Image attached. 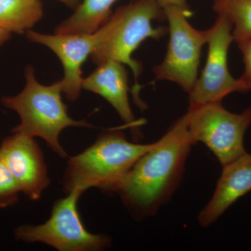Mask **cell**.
<instances>
[{
  "label": "cell",
  "instance_id": "3957f363",
  "mask_svg": "<svg viewBox=\"0 0 251 251\" xmlns=\"http://www.w3.org/2000/svg\"><path fill=\"white\" fill-rule=\"evenodd\" d=\"M155 143L140 144L127 140L122 130L100 133L93 145L67 160L62 184L66 192L90 188L105 191L133 168Z\"/></svg>",
  "mask_w": 251,
  "mask_h": 251
},
{
  "label": "cell",
  "instance_id": "d6986e66",
  "mask_svg": "<svg viewBox=\"0 0 251 251\" xmlns=\"http://www.w3.org/2000/svg\"><path fill=\"white\" fill-rule=\"evenodd\" d=\"M11 34L12 33L9 32V31L0 29V46H2L6 41L11 39Z\"/></svg>",
  "mask_w": 251,
  "mask_h": 251
},
{
  "label": "cell",
  "instance_id": "8992f818",
  "mask_svg": "<svg viewBox=\"0 0 251 251\" xmlns=\"http://www.w3.org/2000/svg\"><path fill=\"white\" fill-rule=\"evenodd\" d=\"M186 115L193 143L204 144L222 166L247 153L244 139L251 126V107L232 113L218 102L189 106Z\"/></svg>",
  "mask_w": 251,
  "mask_h": 251
},
{
  "label": "cell",
  "instance_id": "30bf717a",
  "mask_svg": "<svg viewBox=\"0 0 251 251\" xmlns=\"http://www.w3.org/2000/svg\"><path fill=\"white\" fill-rule=\"evenodd\" d=\"M27 37L31 42L49 48L58 57L64 68L63 93L68 100L75 101L82 89V66L92 54L98 40L97 31L92 34H41L29 30Z\"/></svg>",
  "mask_w": 251,
  "mask_h": 251
},
{
  "label": "cell",
  "instance_id": "6da1fadb",
  "mask_svg": "<svg viewBox=\"0 0 251 251\" xmlns=\"http://www.w3.org/2000/svg\"><path fill=\"white\" fill-rule=\"evenodd\" d=\"M193 144L185 114L104 192L117 194L135 219L156 215L179 186Z\"/></svg>",
  "mask_w": 251,
  "mask_h": 251
},
{
  "label": "cell",
  "instance_id": "277c9868",
  "mask_svg": "<svg viewBox=\"0 0 251 251\" xmlns=\"http://www.w3.org/2000/svg\"><path fill=\"white\" fill-rule=\"evenodd\" d=\"M25 78V87L21 93L1 98L3 105L17 112L21 119V123L13 128L12 133L39 137L59 156L69 158L59 143L62 130L68 127L94 128V126L69 117L67 106L62 101V80L50 85H41L36 80L31 66L26 68Z\"/></svg>",
  "mask_w": 251,
  "mask_h": 251
},
{
  "label": "cell",
  "instance_id": "ba28073f",
  "mask_svg": "<svg viewBox=\"0 0 251 251\" xmlns=\"http://www.w3.org/2000/svg\"><path fill=\"white\" fill-rule=\"evenodd\" d=\"M232 25L228 20L218 16L209 29L207 59L201 76L197 79L189 95V106L222 102L229 94L248 92L239 78L229 71V49L233 42Z\"/></svg>",
  "mask_w": 251,
  "mask_h": 251
},
{
  "label": "cell",
  "instance_id": "5bb4252c",
  "mask_svg": "<svg viewBox=\"0 0 251 251\" xmlns=\"http://www.w3.org/2000/svg\"><path fill=\"white\" fill-rule=\"evenodd\" d=\"M44 14L40 0H0V29L23 34Z\"/></svg>",
  "mask_w": 251,
  "mask_h": 251
},
{
  "label": "cell",
  "instance_id": "7a4b0ae2",
  "mask_svg": "<svg viewBox=\"0 0 251 251\" xmlns=\"http://www.w3.org/2000/svg\"><path fill=\"white\" fill-rule=\"evenodd\" d=\"M164 11L156 0H134L126 6H120L98 30L97 45L91 54L97 65L108 62H117L128 66L135 77L132 94L137 104L141 106L138 77L142 65L132 57L140 44L148 39L158 40L166 35L168 29L154 27L153 21H163Z\"/></svg>",
  "mask_w": 251,
  "mask_h": 251
},
{
  "label": "cell",
  "instance_id": "ac0fdd59",
  "mask_svg": "<svg viewBox=\"0 0 251 251\" xmlns=\"http://www.w3.org/2000/svg\"><path fill=\"white\" fill-rule=\"evenodd\" d=\"M186 1L187 0H156L157 2L158 3V4L161 6L163 9L171 7V6L188 9Z\"/></svg>",
  "mask_w": 251,
  "mask_h": 251
},
{
  "label": "cell",
  "instance_id": "7c38bea8",
  "mask_svg": "<svg viewBox=\"0 0 251 251\" xmlns=\"http://www.w3.org/2000/svg\"><path fill=\"white\" fill-rule=\"evenodd\" d=\"M251 191V153H245L223 166L215 191L198 216L201 227L215 223L239 198Z\"/></svg>",
  "mask_w": 251,
  "mask_h": 251
},
{
  "label": "cell",
  "instance_id": "9c48e42d",
  "mask_svg": "<svg viewBox=\"0 0 251 251\" xmlns=\"http://www.w3.org/2000/svg\"><path fill=\"white\" fill-rule=\"evenodd\" d=\"M0 156L17 181L21 192L33 201L40 199L50 184L45 158L34 138L13 133L0 145Z\"/></svg>",
  "mask_w": 251,
  "mask_h": 251
},
{
  "label": "cell",
  "instance_id": "2e32d148",
  "mask_svg": "<svg viewBox=\"0 0 251 251\" xmlns=\"http://www.w3.org/2000/svg\"><path fill=\"white\" fill-rule=\"evenodd\" d=\"M21 192L17 181L0 156V209L16 204Z\"/></svg>",
  "mask_w": 251,
  "mask_h": 251
},
{
  "label": "cell",
  "instance_id": "ffe728a7",
  "mask_svg": "<svg viewBox=\"0 0 251 251\" xmlns=\"http://www.w3.org/2000/svg\"><path fill=\"white\" fill-rule=\"evenodd\" d=\"M58 1L64 3L69 7L74 8V9H76L77 6L81 2V0H58Z\"/></svg>",
  "mask_w": 251,
  "mask_h": 251
},
{
  "label": "cell",
  "instance_id": "4fadbf2b",
  "mask_svg": "<svg viewBox=\"0 0 251 251\" xmlns=\"http://www.w3.org/2000/svg\"><path fill=\"white\" fill-rule=\"evenodd\" d=\"M117 0H82L75 12L56 27L57 34H87L98 30L112 14Z\"/></svg>",
  "mask_w": 251,
  "mask_h": 251
},
{
  "label": "cell",
  "instance_id": "e0dca14e",
  "mask_svg": "<svg viewBox=\"0 0 251 251\" xmlns=\"http://www.w3.org/2000/svg\"><path fill=\"white\" fill-rule=\"evenodd\" d=\"M237 45L242 52L244 64V73L239 79L249 92L251 90V39L238 43Z\"/></svg>",
  "mask_w": 251,
  "mask_h": 251
},
{
  "label": "cell",
  "instance_id": "8fae6325",
  "mask_svg": "<svg viewBox=\"0 0 251 251\" xmlns=\"http://www.w3.org/2000/svg\"><path fill=\"white\" fill-rule=\"evenodd\" d=\"M82 89L105 99L116 110L126 126L130 128L138 139L140 138V128L143 122L135 119L130 108L128 74L125 65L117 62L100 64L83 79Z\"/></svg>",
  "mask_w": 251,
  "mask_h": 251
},
{
  "label": "cell",
  "instance_id": "9a60e30c",
  "mask_svg": "<svg viewBox=\"0 0 251 251\" xmlns=\"http://www.w3.org/2000/svg\"><path fill=\"white\" fill-rule=\"evenodd\" d=\"M213 10L232 23L234 42L251 39V0H213Z\"/></svg>",
  "mask_w": 251,
  "mask_h": 251
},
{
  "label": "cell",
  "instance_id": "5b68a950",
  "mask_svg": "<svg viewBox=\"0 0 251 251\" xmlns=\"http://www.w3.org/2000/svg\"><path fill=\"white\" fill-rule=\"evenodd\" d=\"M84 193L74 189L54 203L50 217L41 225H22L15 229L16 239L25 243H42L59 251H100L111 246V239L91 233L82 224L77 202Z\"/></svg>",
  "mask_w": 251,
  "mask_h": 251
},
{
  "label": "cell",
  "instance_id": "52a82bcc",
  "mask_svg": "<svg viewBox=\"0 0 251 251\" xmlns=\"http://www.w3.org/2000/svg\"><path fill=\"white\" fill-rule=\"evenodd\" d=\"M168 20L169 44L163 62L153 69L155 81L168 80L189 93L198 79L203 46L207 44L209 29L198 30L188 21L189 9H163Z\"/></svg>",
  "mask_w": 251,
  "mask_h": 251
}]
</instances>
